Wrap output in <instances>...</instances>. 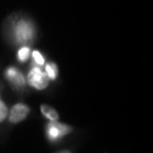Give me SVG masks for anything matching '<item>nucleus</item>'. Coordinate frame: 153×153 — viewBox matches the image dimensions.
Returning a JSON list of instances; mask_svg holds the SVG:
<instances>
[{"label": "nucleus", "instance_id": "nucleus-11", "mask_svg": "<svg viewBox=\"0 0 153 153\" xmlns=\"http://www.w3.org/2000/svg\"><path fill=\"white\" fill-rule=\"evenodd\" d=\"M59 153H69L68 151H62V152H59Z\"/></svg>", "mask_w": 153, "mask_h": 153}, {"label": "nucleus", "instance_id": "nucleus-2", "mask_svg": "<svg viewBox=\"0 0 153 153\" xmlns=\"http://www.w3.org/2000/svg\"><path fill=\"white\" fill-rule=\"evenodd\" d=\"M28 82L31 87L37 90H44L49 85V78L38 66L33 67L28 74Z\"/></svg>", "mask_w": 153, "mask_h": 153}, {"label": "nucleus", "instance_id": "nucleus-8", "mask_svg": "<svg viewBox=\"0 0 153 153\" xmlns=\"http://www.w3.org/2000/svg\"><path fill=\"white\" fill-rule=\"evenodd\" d=\"M29 56H30V49L27 47V46H24V47H22L18 51V59H19L21 62L27 61Z\"/></svg>", "mask_w": 153, "mask_h": 153}, {"label": "nucleus", "instance_id": "nucleus-6", "mask_svg": "<svg viewBox=\"0 0 153 153\" xmlns=\"http://www.w3.org/2000/svg\"><path fill=\"white\" fill-rule=\"evenodd\" d=\"M41 111H42V114H44L48 119H50L51 121L57 120V119L59 118V115H58L57 111H55L53 108H51V106H49V105H43L41 106Z\"/></svg>", "mask_w": 153, "mask_h": 153}, {"label": "nucleus", "instance_id": "nucleus-10", "mask_svg": "<svg viewBox=\"0 0 153 153\" xmlns=\"http://www.w3.org/2000/svg\"><path fill=\"white\" fill-rule=\"evenodd\" d=\"M7 114H8L7 108H6V105L3 103V102L0 100V122L3 121L6 118Z\"/></svg>", "mask_w": 153, "mask_h": 153}, {"label": "nucleus", "instance_id": "nucleus-7", "mask_svg": "<svg viewBox=\"0 0 153 153\" xmlns=\"http://www.w3.org/2000/svg\"><path fill=\"white\" fill-rule=\"evenodd\" d=\"M46 74H47L49 79H55L57 78L58 75V68L56 64L54 63H49L46 65Z\"/></svg>", "mask_w": 153, "mask_h": 153}, {"label": "nucleus", "instance_id": "nucleus-9", "mask_svg": "<svg viewBox=\"0 0 153 153\" xmlns=\"http://www.w3.org/2000/svg\"><path fill=\"white\" fill-rule=\"evenodd\" d=\"M32 56H33V59H34V61H35V63L37 64V65H39V66L44 65V63H45L44 57L42 56V54L40 53V52L34 51L32 53Z\"/></svg>", "mask_w": 153, "mask_h": 153}, {"label": "nucleus", "instance_id": "nucleus-3", "mask_svg": "<svg viewBox=\"0 0 153 153\" xmlns=\"http://www.w3.org/2000/svg\"><path fill=\"white\" fill-rule=\"evenodd\" d=\"M72 131V127L67 124L60 123L57 120L51 121L48 123L47 128H46V133H47L48 138L52 141H56L60 139L61 137L65 136L66 134L70 133Z\"/></svg>", "mask_w": 153, "mask_h": 153}, {"label": "nucleus", "instance_id": "nucleus-1", "mask_svg": "<svg viewBox=\"0 0 153 153\" xmlns=\"http://www.w3.org/2000/svg\"><path fill=\"white\" fill-rule=\"evenodd\" d=\"M35 35V29L33 24L28 20L22 19L15 24L13 28L14 40L17 44L25 45L33 40Z\"/></svg>", "mask_w": 153, "mask_h": 153}, {"label": "nucleus", "instance_id": "nucleus-5", "mask_svg": "<svg viewBox=\"0 0 153 153\" xmlns=\"http://www.w3.org/2000/svg\"><path fill=\"white\" fill-rule=\"evenodd\" d=\"M5 76L15 88H24L25 85V79L16 68H8L5 72Z\"/></svg>", "mask_w": 153, "mask_h": 153}, {"label": "nucleus", "instance_id": "nucleus-4", "mask_svg": "<svg viewBox=\"0 0 153 153\" xmlns=\"http://www.w3.org/2000/svg\"><path fill=\"white\" fill-rule=\"evenodd\" d=\"M29 114V108L23 103H17L12 108L10 114H9V120L13 123L22 121Z\"/></svg>", "mask_w": 153, "mask_h": 153}]
</instances>
